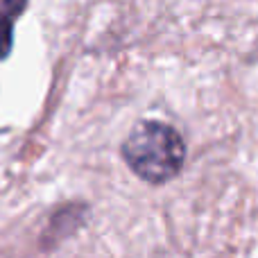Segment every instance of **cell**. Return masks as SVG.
I'll return each mask as SVG.
<instances>
[{
  "mask_svg": "<svg viewBox=\"0 0 258 258\" xmlns=\"http://www.w3.org/2000/svg\"><path fill=\"white\" fill-rule=\"evenodd\" d=\"M14 23L12 21H3L0 18V59H5L9 52H12V43H14Z\"/></svg>",
  "mask_w": 258,
  "mask_h": 258,
  "instance_id": "3957f363",
  "label": "cell"
},
{
  "mask_svg": "<svg viewBox=\"0 0 258 258\" xmlns=\"http://www.w3.org/2000/svg\"><path fill=\"white\" fill-rule=\"evenodd\" d=\"M27 7V0H0V18L3 21H16Z\"/></svg>",
  "mask_w": 258,
  "mask_h": 258,
  "instance_id": "7a4b0ae2",
  "label": "cell"
},
{
  "mask_svg": "<svg viewBox=\"0 0 258 258\" xmlns=\"http://www.w3.org/2000/svg\"><path fill=\"white\" fill-rule=\"evenodd\" d=\"M122 156L141 179L165 183L181 170L186 145L174 127L159 120H143L129 132L122 145Z\"/></svg>",
  "mask_w": 258,
  "mask_h": 258,
  "instance_id": "6da1fadb",
  "label": "cell"
}]
</instances>
